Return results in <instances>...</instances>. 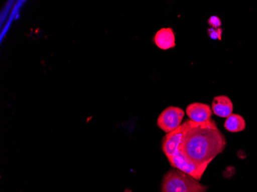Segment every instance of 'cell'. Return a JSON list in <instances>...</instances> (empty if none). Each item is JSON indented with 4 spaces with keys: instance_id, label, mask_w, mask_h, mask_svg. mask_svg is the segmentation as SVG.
Returning <instances> with one entry per match:
<instances>
[{
    "instance_id": "8fae6325",
    "label": "cell",
    "mask_w": 257,
    "mask_h": 192,
    "mask_svg": "<svg viewBox=\"0 0 257 192\" xmlns=\"http://www.w3.org/2000/svg\"><path fill=\"white\" fill-rule=\"evenodd\" d=\"M208 25L210 27V28L218 29L220 28L222 25V22L220 19L216 16H213L208 20Z\"/></svg>"
},
{
    "instance_id": "ba28073f",
    "label": "cell",
    "mask_w": 257,
    "mask_h": 192,
    "mask_svg": "<svg viewBox=\"0 0 257 192\" xmlns=\"http://www.w3.org/2000/svg\"><path fill=\"white\" fill-rule=\"evenodd\" d=\"M154 43L163 50H168L176 46V37L171 28H163L156 33Z\"/></svg>"
},
{
    "instance_id": "30bf717a",
    "label": "cell",
    "mask_w": 257,
    "mask_h": 192,
    "mask_svg": "<svg viewBox=\"0 0 257 192\" xmlns=\"http://www.w3.org/2000/svg\"><path fill=\"white\" fill-rule=\"evenodd\" d=\"M208 33H209V37H210L212 40H221L223 30H222L221 28H209V30H208Z\"/></svg>"
},
{
    "instance_id": "7a4b0ae2",
    "label": "cell",
    "mask_w": 257,
    "mask_h": 192,
    "mask_svg": "<svg viewBox=\"0 0 257 192\" xmlns=\"http://www.w3.org/2000/svg\"><path fill=\"white\" fill-rule=\"evenodd\" d=\"M208 186L180 170H169L162 179L161 192H206Z\"/></svg>"
},
{
    "instance_id": "3957f363",
    "label": "cell",
    "mask_w": 257,
    "mask_h": 192,
    "mask_svg": "<svg viewBox=\"0 0 257 192\" xmlns=\"http://www.w3.org/2000/svg\"><path fill=\"white\" fill-rule=\"evenodd\" d=\"M184 115V111L180 107H168L159 115L157 126L167 134L171 132L183 124Z\"/></svg>"
},
{
    "instance_id": "8992f818",
    "label": "cell",
    "mask_w": 257,
    "mask_h": 192,
    "mask_svg": "<svg viewBox=\"0 0 257 192\" xmlns=\"http://www.w3.org/2000/svg\"><path fill=\"white\" fill-rule=\"evenodd\" d=\"M186 112L189 119L195 123L207 122L213 115L211 107L201 102L190 104L186 107Z\"/></svg>"
},
{
    "instance_id": "6da1fadb",
    "label": "cell",
    "mask_w": 257,
    "mask_h": 192,
    "mask_svg": "<svg viewBox=\"0 0 257 192\" xmlns=\"http://www.w3.org/2000/svg\"><path fill=\"white\" fill-rule=\"evenodd\" d=\"M186 131L179 151L196 165L207 168L209 164L224 151L226 140L214 120L203 123L185 121Z\"/></svg>"
},
{
    "instance_id": "52a82bcc",
    "label": "cell",
    "mask_w": 257,
    "mask_h": 192,
    "mask_svg": "<svg viewBox=\"0 0 257 192\" xmlns=\"http://www.w3.org/2000/svg\"><path fill=\"white\" fill-rule=\"evenodd\" d=\"M212 111L216 116L228 118L233 112V104L226 95H218L212 102Z\"/></svg>"
},
{
    "instance_id": "5b68a950",
    "label": "cell",
    "mask_w": 257,
    "mask_h": 192,
    "mask_svg": "<svg viewBox=\"0 0 257 192\" xmlns=\"http://www.w3.org/2000/svg\"><path fill=\"white\" fill-rule=\"evenodd\" d=\"M186 122L183 123L174 131L169 132L162 141V151L167 156V159L177 154L179 151V147L186 131Z\"/></svg>"
},
{
    "instance_id": "277c9868",
    "label": "cell",
    "mask_w": 257,
    "mask_h": 192,
    "mask_svg": "<svg viewBox=\"0 0 257 192\" xmlns=\"http://www.w3.org/2000/svg\"><path fill=\"white\" fill-rule=\"evenodd\" d=\"M168 161L172 167L192 176L197 181L201 180L206 170V167L196 165L186 159L180 151L172 156L171 158H168Z\"/></svg>"
},
{
    "instance_id": "9c48e42d",
    "label": "cell",
    "mask_w": 257,
    "mask_h": 192,
    "mask_svg": "<svg viewBox=\"0 0 257 192\" xmlns=\"http://www.w3.org/2000/svg\"><path fill=\"white\" fill-rule=\"evenodd\" d=\"M224 128L226 131L232 133H237L244 131L246 128V121L243 117L238 114H233L226 118L224 122Z\"/></svg>"
}]
</instances>
